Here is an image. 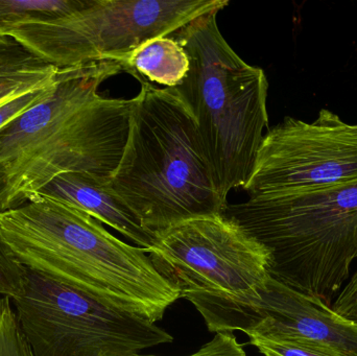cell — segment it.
<instances>
[{"instance_id":"cell-1","label":"cell","mask_w":357,"mask_h":356,"mask_svg":"<svg viewBox=\"0 0 357 356\" xmlns=\"http://www.w3.org/2000/svg\"><path fill=\"white\" fill-rule=\"evenodd\" d=\"M121 72L116 61L59 68L52 95L0 130V213L31 202L62 175L110 179L127 142L132 98L98 89Z\"/></svg>"},{"instance_id":"cell-2","label":"cell","mask_w":357,"mask_h":356,"mask_svg":"<svg viewBox=\"0 0 357 356\" xmlns=\"http://www.w3.org/2000/svg\"><path fill=\"white\" fill-rule=\"evenodd\" d=\"M0 233L25 269L154 322L181 298L144 249L115 238L98 219L58 199L39 194L0 213Z\"/></svg>"},{"instance_id":"cell-3","label":"cell","mask_w":357,"mask_h":356,"mask_svg":"<svg viewBox=\"0 0 357 356\" xmlns=\"http://www.w3.org/2000/svg\"><path fill=\"white\" fill-rule=\"evenodd\" d=\"M149 231L201 215H224L197 123L176 88L142 82L132 98L119 167L106 183Z\"/></svg>"},{"instance_id":"cell-4","label":"cell","mask_w":357,"mask_h":356,"mask_svg":"<svg viewBox=\"0 0 357 356\" xmlns=\"http://www.w3.org/2000/svg\"><path fill=\"white\" fill-rule=\"evenodd\" d=\"M218 13L204 15L174 33L190 59L176 87L188 105L218 196L249 181L268 129L266 72L243 60L218 29Z\"/></svg>"},{"instance_id":"cell-5","label":"cell","mask_w":357,"mask_h":356,"mask_svg":"<svg viewBox=\"0 0 357 356\" xmlns=\"http://www.w3.org/2000/svg\"><path fill=\"white\" fill-rule=\"evenodd\" d=\"M224 215L268 251L271 277L333 307L357 261V183L250 196Z\"/></svg>"},{"instance_id":"cell-6","label":"cell","mask_w":357,"mask_h":356,"mask_svg":"<svg viewBox=\"0 0 357 356\" xmlns=\"http://www.w3.org/2000/svg\"><path fill=\"white\" fill-rule=\"evenodd\" d=\"M228 0H86L62 16L21 23L6 31L31 54L58 68L119 56L154 38L167 37Z\"/></svg>"},{"instance_id":"cell-7","label":"cell","mask_w":357,"mask_h":356,"mask_svg":"<svg viewBox=\"0 0 357 356\" xmlns=\"http://www.w3.org/2000/svg\"><path fill=\"white\" fill-rule=\"evenodd\" d=\"M12 305L35 356H139L174 341L146 315L29 270Z\"/></svg>"},{"instance_id":"cell-8","label":"cell","mask_w":357,"mask_h":356,"mask_svg":"<svg viewBox=\"0 0 357 356\" xmlns=\"http://www.w3.org/2000/svg\"><path fill=\"white\" fill-rule=\"evenodd\" d=\"M155 269L181 293L239 296L268 278L270 253L225 215H201L155 232Z\"/></svg>"},{"instance_id":"cell-9","label":"cell","mask_w":357,"mask_h":356,"mask_svg":"<svg viewBox=\"0 0 357 356\" xmlns=\"http://www.w3.org/2000/svg\"><path fill=\"white\" fill-rule=\"evenodd\" d=\"M357 183V125L328 109L312 123L287 116L268 129L249 181V196L335 189Z\"/></svg>"},{"instance_id":"cell-10","label":"cell","mask_w":357,"mask_h":356,"mask_svg":"<svg viewBox=\"0 0 357 356\" xmlns=\"http://www.w3.org/2000/svg\"><path fill=\"white\" fill-rule=\"evenodd\" d=\"M182 298L195 307L209 332L215 334L238 330L248 336H291L357 356L356 320L273 277L249 294L191 293Z\"/></svg>"},{"instance_id":"cell-11","label":"cell","mask_w":357,"mask_h":356,"mask_svg":"<svg viewBox=\"0 0 357 356\" xmlns=\"http://www.w3.org/2000/svg\"><path fill=\"white\" fill-rule=\"evenodd\" d=\"M108 181L81 173H67L56 178L39 194L81 209L146 250L152 246L155 233L146 230L133 211L107 188Z\"/></svg>"},{"instance_id":"cell-12","label":"cell","mask_w":357,"mask_h":356,"mask_svg":"<svg viewBox=\"0 0 357 356\" xmlns=\"http://www.w3.org/2000/svg\"><path fill=\"white\" fill-rule=\"evenodd\" d=\"M116 62L123 72L142 83L158 84L163 88H176L190 71V59L182 44L174 37L148 40L131 52L119 56Z\"/></svg>"},{"instance_id":"cell-13","label":"cell","mask_w":357,"mask_h":356,"mask_svg":"<svg viewBox=\"0 0 357 356\" xmlns=\"http://www.w3.org/2000/svg\"><path fill=\"white\" fill-rule=\"evenodd\" d=\"M58 71L15 40L0 37V107L52 85Z\"/></svg>"},{"instance_id":"cell-14","label":"cell","mask_w":357,"mask_h":356,"mask_svg":"<svg viewBox=\"0 0 357 356\" xmlns=\"http://www.w3.org/2000/svg\"><path fill=\"white\" fill-rule=\"evenodd\" d=\"M85 3L86 0H0V37L21 23L69 14Z\"/></svg>"},{"instance_id":"cell-15","label":"cell","mask_w":357,"mask_h":356,"mask_svg":"<svg viewBox=\"0 0 357 356\" xmlns=\"http://www.w3.org/2000/svg\"><path fill=\"white\" fill-rule=\"evenodd\" d=\"M250 344L264 356H348L326 345L291 336H250Z\"/></svg>"},{"instance_id":"cell-16","label":"cell","mask_w":357,"mask_h":356,"mask_svg":"<svg viewBox=\"0 0 357 356\" xmlns=\"http://www.w3.org/2000/svg\"><path fill=\"white\" fill-rule=\"evenodd\" d=\"M0 356H35L21 334L8 299L0 302Z\"/></svg>"},{"instance_id":"cell-17","label":"cell","mask_w":357,"mask_h":356,"mask_svg":"<svg viewBox=\"0 0 357 356\" xmlns=\"http://www.w3.org/2000/svg\"><path fill=\"white\" fill-rule=\"evenodd\" d=\"M26 269L15 258L0 233V302L14 301L22 293Z\"/></svg>"},{"instance_id":"cell-18","label":"cell","mask_w":357,"mask_h":356,"mask_svg":"<svg viewBox=\"0 0 357 356\" xmlns=\"http://www.w3.org/2000/svg\"><path fill=\"white\" fill-rule=\"evenodd\" d=\"M56 82V79L54 84L47 87L33 90L29 93L16 98L13 102L0 107V130L3 129L6 125L12 123L15 119L18 118L23 113L47 100L54 92Z\"/></svg>"},{"instance_id":"cell-19","label":"cell","mask_w":357,"mask_h":356,"mask_svg":"<svg viewBox=\"0 0 357 356\" xmlns=\"http://www.w3.org/2000/svg\"><path fill=\"white\" fill-rule=\"evenodd\" d=\"M154 356V355H151ZM188 356H248L232 332H218L197 353Z\"/></svg>"},{"instance_id":"cell-20","label":"cell","mask_w":357,"mask_h":356,"mask_svg":"<svg viewBox=\"0 0 357 356\" xmlns=\"http://www.w3.org/2000/svg\"><path fill=\"white\" fill-rule=\"evenodd\" d=\"M333 307L340 315L357 321V265L349 281L333 301Z\"/></svg>"}]
</instances>
